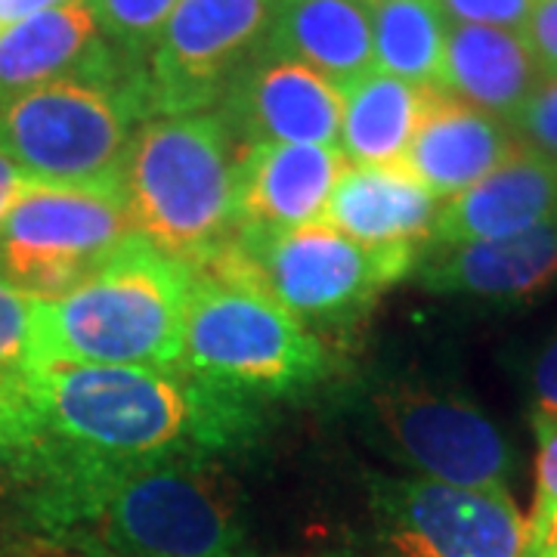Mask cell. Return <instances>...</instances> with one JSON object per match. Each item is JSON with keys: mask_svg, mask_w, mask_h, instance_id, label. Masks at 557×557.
Segmentation results:
<instances>
[{"mask_svg": "<svg viewBox=\"0 0 557 557\" xmlns=\"http://www.w3.org/2000/svg\"><path fill=\"white\" fill-rule=\"evenodd\" d=\"M196 270L143 236L69 295L35 300L38 366L180 369Z\"/></svg>", "mask_w": 557, "mask_h": 557, "instance_id": "cell-3", "label": "cell"}, {"mask_svg": "<svg viewBox=\"0 0 557 557\" xmlns=\"http://www.w3.org/2000/svg\"><path fill=\"white\" fill-rule=\"evenodd\" d=\"M236 557H258V555H248V552H242V555H236Z\"/></svg>", "mask_w": 557, "mask_h": 557, "instance_id": "cell-35", "label": "cell"}, {"mask_svg": "<svg viewBox=\"0 0 557 557\" xmlns=\"http://www.w3.org/2000/svg\"><path fill=\"white\" fill-rule=\"evenodd\" d=\"M539 437L536 461V505L527 520V548L542 545L557 520V421H533Z\"/></svg>", "mask_w": 557, "mask_h": 557, "instance_id": "cell-26", "label": "cell"}, {"mask_svg": "<svg viewBox=\"0 0 557 557\" xmlns=\"http://www.w3.org/2000/svg\"><path fill=\"white\" fill-rule=\"evenodd\" d=\"M527 557H536V555H527Z\"/></svg>", "mask_w": 557, "mask_h": 557, "instance_id": "cell-37", "label": "cell"}, {"mask_svg": "<svg viewBox=\"0 0 557 557\" xmlns=\"http://www.w3.org/2000/svg\"><path fill=\"white\" fill-rule=\"evenodd\" d=\"M527 555H536V557H557V536H552L542 548H536V552H527Z\"/></svg>", "mask_w": 557, "mask_h": 557, "instance_id": "cell-34", "label": "cell"}, {"mask_svg": "<svg viewBox=\"0 0 557 557\" xmlns=\"http://www.w3.org/2000/svg\"><path fill=\"white\" fill-rule=\"evenodd\" d=\"M260 53L300 62L344 90L375 72L372 7L366 0H278Z\"/></svg>", "mask_w": 557, "mask_h": 557, "instance_id": "cell-19", "label": "cell"}, {"mask_svg": "<svg viewBox=\"0 0 557 557\" xmlns=\"http://www.w3.org/2000/svg\"><path fill=\"white\" fill-rule=\"evenodd\" d=\"M372 508L384 557H527V520L508 493L381 478Z\"/></svg>", "mask_w": 557, "mask_h": 557, "instance_id": "cell-10", "label": "cell"}, {"mask_svg": "<svg viewBox=\"0 0 557 557\" xmlns=\"http://www.w3.org/2000/svg\"><path fill=\"white\" fill-rule=\"evenodd\" d=\"M143 115L149 102L137 72L50 81L0 106V152L28 183L124 196V161Z\"/></svg>", "mask_w": 557, "mask_h": 557, "instance_id": "cell-5", "label": "cell"}, {"mask_svg": "<svg viewBox=\"0 0 557 557\" xmlns=\"http://www.w3.org/2000/svg\"><path fill=\"white\" fill-rule=\"evenodd\" d=\"M25 186H28V180L22 177L20 168L0 152V220L7 218V211L13 208V201L20 199Z\"/></svg>", "mask_w": 557, "mask_h": 557, "instance_id": "cell-31", "label": "cell"}, {"mask_svg": "<svg viewBox=\"0 0 557 557\" xmlns=\"http://www.w3.org/2000/svg\"><path fill=\"white\" fill-rule=\"evenodd\" d=\"M443 201L399 164H347L322 223L369 248H428Z\"/></svg>", "mask_w": 557, "mask_h": 557, "instance_id": "cell-16", "label": "cell"}, {"mask_svg": "<svg viewBox=\"0 0 557 557\" xmlns=\"http://www.w3.org/2000/svg\"><path fill=\"white\" fill-rule=\"evenodd\" d=\"M552 218H557V164L520 143L496 171L443 201L431 245L505 239Z\"/></svg>", "mask_w": 557, "mask_h": 557, "instance_id": "cell-18", "label": "cell"}, {"mask_svg": "<svg viewBox=\"0 0 557 557\" xmlns=\"http://www.w3.org/2000/svg\"><path fill=\"white\" fill-rule=\"evenodd\" d=\"M124 205L143 239L193 270L233 248L242 233L239 146L223 115L146 121L124 161Z\"/></svg>", "mask_w": 557, "mask_h": 557, "instance_id": "cell-4", "label": "cell"}, {"mask_svg": "<svg viewBox=\"0 0 557 557\" xmlns=\"http://www.w3.org/2000/svg\"><path fill=\"white\" fill-rule=\"evenodd\" d=\"M412 273L437 295L533 298L557 278V218L505 239L428 245Z\"/></svg>", "mask_w": 557, "mask_h": 557, "instance_id": "cell-13", "label": "cell"}, {"mask_svg": "<svg viewBox=\"0 0 557 557\" xmlns=\"http://www.w3.org/2000/svg\"><path fill=\"white\" fill-rule=\"evenodd\" d=\"M520 35L527 40L533 60L539 62L542 75L557 78V0H536Z\"/></svg>", "mask_w": 557, "mask_h": 557, "instance_id": "cell-29", "label": "cell"}, {"mask_svg": "<svg viewBox=\"0 0 557 557\" xmlns=\"http://www.w3.org/2000/svg\"><path fill=\"white\" fill-rule=\"evenodd\" d=\"M350 161L338 146H239L242 226L300 230L322 223L332 189Z\"/></svg>", "mask_w": 557, "mask_h": 557, "instance_id": "cell-14", "label": "cell"}, {"mask_svg": "<svg viewBox=\"0 0 557 557\" xmlns=\"http://www.w3.org/2000/svg\"><path fill=\"white\" fill-rule=\"evenodd\" d=\"M518 149L520 139L511 124L461 102L443 87H434L403 164L440 201H449L496 171Z\"/></svg>", "mask_w": 557, "mask_h": 557, "instance_id": "cell-17", "label": "cell"}, {"mask_svg": "<svg viewBox=\"0 0 557 557\" xmlns=\"http://www.w3.org/2000/svg\"><path fill=\"white\" fill-rule=\"evenodd\" d=\"M424 248H369L329 223L300 230L242 226L239 239L199 273L258 288L300 322L362 317L384 288L416 270Z\"/></svg>", "mask_w": 557, "mask_h": 557, "instance_id": "cell-6", "label": "cell"}, {"mask_svg": "<svg viewBox=\"0 0 557 557\" xmlns=\"http://www.w3.org/2000/svg\"><path fill=\"white\" fill-rule=\"evenodd\" d=\"M35 518L81 545L131 557H236L245 520L236 483L201 456L38 486Z\"/></svg>", "mask_w": 557, "mask_h": 557, "instance_id": "cell-2", "label": "cell"}, {"mask_svg": "<svg viewBox=\"0 0 557 557\" xmlns=\"http://www.w3.org/2000/svg\"><path fill=\"white\" fill-rule=\"evenodd\" d=\"M434 87L372 72L344 87L338 149L350 164H399L418 134Z\"/></svg>", "mask_w": 557, "mask_h": 557, "instance_id": "cell-21", "label": "cell"}, {"mask_svg": "<svg viewBox=\"0 0 557 557\" xmlns=\"http://www.w3.org/2000/svg\"><path fill=\"white\" fill-rule=\"evenodd\" d=\"M40 471L32 490L230 443L214 397L180 369L38 366L28 384Z\"/></svg>", "mask_w": 557, "mask_h": 557, "instance_id": "cell-1", "label": "cell"}, {"mask_svg": "<svg viewBox=\"0 0 557 557\" xmlns=\"http://www.w3.org/2000/svg\"><path fill=\"white\" fill-rule=\"evenodd\" d=\"M375 418L394 456L409 465L416 478L480 493H508V440L474 403L431 391H394L375 399Z\"/></svg>", "mask_w": 557, "mask_h": 557, "instance_id": "cell-11", "label": "cell"}, {"mask_svg": "<svg viewBox=\"0 0 557 557\" xmlns=\"http://www.w3.org/2000/svg\"><path fill=\"white\" fill-rule=\"evenodd\" d=\"M35 357V300L0 285V406L28 412V384Z\"/></svg>", "mask_w": 557, "mask_h": 557, "instance_id": "cell-23", "label": "cell"}, {"mask_svg": "<svg viewBox=\"0 0 557 557\" xmlns=\"http://www.w3.org/2000/svg\"><path fill=\"white\" fill-rule=\"evenodd\" d=\"M533 394V421H557V335L539 350L530 375Z\"/></svg>", "mask_w": 557, "mask_h": 557, "instance_id": "cell-30", "label": "cell"}, {"mask_svg": "<svg viewBox=\"0 0 557 557\" xmlns=\"http://www.w3.org/2000/svg\"><path fill=\"white\" fill-rule=\"evenodd\" d=\"M223 121L242 146L304 143L338 146L344 90L319 72L285 57L260 53L226 87Z\"/></svg>", "mask_w": 557, "mask_h": 557, "instance_id": "cell-12", "label": "cell"}, {"mask_svg": "<svg viewBox=\"0 0 557 557\" xmlns=\"http://www.w3.org/2000/svg\"><path fill=\"white\" fill-rule=\"evenodd\" d=\"M369 7L375 69L418 87H440L449 20L437 0H375Z\"/></svg>", "mask_w": 557, "mask_h": 557, "instance_id": "cell-22", "label": "cell"}, {"mask_svg": "<svg viewBox=\"0 0 557 557\" xmlns=\"http://www.w3.org/2000/svg\"><path fill=\"white\" fill-rule=\"evenodd\" d=\"M100 22L102 38L121 47L127 57L152 53L164 22L180 0H87Z\"/></svg>", "mask_w": 557, "mask_h": 557, "instance_id": "cell-24", "label": "cell"}, {"mask_svg": "<svg viewBox=\"0 0 557 557\" xmlns=\"http://www.w3.org/2000/svg\"><path fill=\"white\" fill-rule=\"evenodd\" d=\"M511 131L518 134L523 146H530L533 152L552 159L557 164V78L555 75H542L536 90L530 94V100L523 102Z\"/></svg>", "mask_w": 557, "mask_h": 557, "instance_id": "cell-27", "label": "cell"}, {"mask_svg": "<svg viewBox=\"0 0 557 557\" xmlns=\"http://www.w3.org/2000/svg\"><path fill=\"white\" fill-rule=\"evenodd\" d=\"M366 3H375V0H366Z\"/></svg>", "mask_w": 557, "mask_h": 557, "instance_id": "cell-36", "label": "cell"}, {"mask_svg": "<svg viewBox=\"0 0 557 557\" xmlns=\"http://www.w3.org/2000/svg\"><path fill=\"white\" fill-rule=\"evenodd\" d=\"M40 471V440L32 416L0 406V493L35 486Z\"/></svg>", "mask_w": 557, "mask_h": 557, "instance_id": "cell-25", "label": "cell"}, {"mask_svg": "<svg viewBox=\"0 0 557 557\" xmlns=\"http://www.w3.org/2000/svg\"><path fill=\"white\" fill-rule=\"evenodd\" d=\"M139 239L121 193L28 183L0 220V285L53 300Z\"/></svg>", "mask_w": 557, "mask_h": 557, "instance_id": "cell-8", "label": "cell"}, {"mask_svg": "<svg viewBox=\"0 0 557 557\" xmlns=\"http://www.w3.org/2000/svg\"><path fill=\"white\" fill-rule=\"evenodd\" d=\"M325 350L258 288L196 270L186 304L180 372L226 397H276L325 375Z\"/></svg>", "mask_w": 557, "mask_h": 557, "instance_id": "cell-7", "label": "cell"}, {"mask_svg": "<svg viewBox=\"0 0 557 557\" xmlns=\"http://www.w3.org/2000/svg\"><path fill=\"white\" fill-rule=\"evenodd\" d=\"M542 81L520 32L493 25H449L443 90L493 119L511 124Z\"/></svg>", "mask_w": 557, "mask_h": 557, "instance_id": "cell-20", "label": "cell"}, {"mask_svg": "<svg viewBox=\"0 0 557 557\" xmlns=\"http://www.w3.org/2000/svg\"><path fill=\"white\" fill-rule=\"evenodd\" d=\"M81 557H131V555H115V552H106V548H94V545H81Z\"/></svg>", "mask_w": 557, "mask_h": 557, "instance_id": "cell-33", "label": "cell"}, {"mask_svg": "<svg viewBox=\"0 0 557 557\" xmlns=\"http://www.w3.org/2000/svg\"><path fill=\"white\" fill-rule=\"evenodd\" d=\"M443 16L456 25H493L523 32L536 0H437Z\"/></svg>", "mask_w": 557, "mask_h": 557, "instance_id": "cell-28", "label": "cell"}, {"mask_svg": "<svg viewBox=\"0 0 557 557\" xmlns=\"http://www.w3.org/2000/svg\"><path fill=\"white\" fill-rule=\"evenodd\" d=\"M60 3H65V0H0V28L25 20V16L44 13L50 7H60Z\"/></svg>", "mask_w": 557, "mask_h": 557, "instance_id": "cell-32", "label": "cell"}, {"mask_svg": "<svg viewBox=\"0 0 557 557\" xmlns=\"http://www.w3.org/2000/svg\"><path fill=\"white\" fill-rule=\"evenodd\" d=\"M109 72H119V60L87 0H65L0 28V106L50 81Z\"/></svg>", "mask_w": 557, "mask_h": 557, "instance_id": "cell-15", "label": "cell"}, {"mask_svg": "<svg viewBox=\"0 0 557 557\" xmlns=\"http://www.w3.org/2000/svg\"><path fill=\"white\" fill-rule=\"evenodd\" d=\"M278 0H180L149 53V119L205 112L258 57Z\"/></svg>", "mask_w": 557, "mask_h": 557, "instance_id": "cell-9", "label": "cell"}]
</instances>
